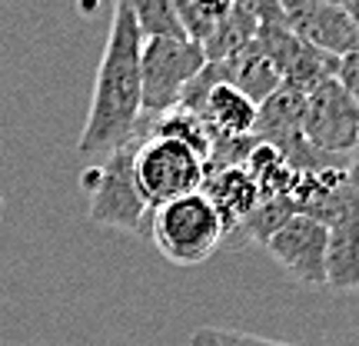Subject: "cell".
<instances>
[{
	"mask_svg": "<svg viewBox=\"0 0 359 346\" xmlns=\"http://www.w3.org/2000/svg\"><path fill=\"white\" fill-rule=\"evenodd\" d=\"M299 213V206L293 204V197H273V200H259V206L250 213V217L236 227L233 233H226L223 244L230 246H243V244H263L273 237V233L286 227L290 220Z\"/></svg>",
	"mask_w": 359,
	"mask_h": 346,
	"instance_id": "13",
	"label": "cell"
},
{
	"mask_svg": "<svg viewBox=\"0 0 359 346\" xmlns=\"http://www.w3.org/2000/svg\"><path fill=\"white\" fill-rule=\"evenodd\" d=\"M190 346H293V343L266 340V336L243 333V330H226V326H200V330L190 333Z\"/></svg>",
	"mask_w": 359,
	"mask_h": 346,
	"instance_id": "18",
	"label": "cell"
},
{
	"mask_svg": "<svg viewBox=\"0 0 359 346\" xmlns=\"http://www.w3.org/2000/svg\"><path fill=\"white\" fill-rule=\"evenodd\" d=\"M326 246H330L326 227L306 213H296L266 240L269 257L306 286H326Z\"/></svg>",
	"mask_w": 359,
	"mask_h": 346,
	"instance_id": "8",
	"label": "cell"
},
{
	"mask_svg": "<svg viewBox=\"0 0 359 346\" xmlns=\"http://www.w3.org/2000/svg\"><path fill=\"white\" fill-rule=\"evenodd\" d=\"M173 7H177L180 27H183L187 40L203 47L206 37L233 13L236 0H173Z\"/></svg>",
	"mask_w": 359,
	"mask_h": 346,
	"instance_id": "15",
	"label": "cell"
},
{
	"mask_svg": "<svg viewBox=\"0 0 359 346\" xmlns=\"http://www.w3.org/2000/svg\"><path fill=\"white\" fill-rule=\"evenodd\" d=\"M0 206H4V193H0Z\"/></svg>",
	"mask_w": 359,
	"mask_h": 346,
	"instance_id": "24",
	"label": "cell"
},
{
	"mask_svg": "<svg viewBox=\"0 0 359 346\" xmlns=\"http://www.w3.org/2000/svg\"><path fill=\"white\" fill-rule=\"evenodd\" d=\"M283 7L290 30L313 51L330 53L336 60L359 51V27L353 24L346 7H330L316 0H283Z\"/></svg>",
	"mask_w": 359,
	"mask_h": 346,
	"instance_id": "9",
	"label": "cell"
},
{
	"mask_svg": "<svg viewBox=\"0 0 359 346\" xmlns=\"http://www.w3.org/2000/svg\"><path fill=\"white\" fill-rule=\"evenodd\" d=\"M303 133L309 147L323 157L346 160L359 154V107L339 77H326L320 87L306 93Z\"/></svg>",
	"mask_w": 359,
	"mask_h": 346,
	"instance_id": "6",
	"label": "cell"
},
{
	"mask_svg": "<svg viewBox=\"0 0 359 346\" xmlns=\"http://www.w3.org/2000/svg\"><path fill=\"white\" fill-rule=\"evenodd\" d=\"M336 77H339V84L349 90V97H353L359 107V51L343 57V60L336 64Z\"/></svg>",
	"mask_w": 359,
	"mask_h": 346,
	"instance_id": "20",
	"label": "cell"
},
{
	"mask_svg": "<svg viewBox=\"0 0 359 346\" xmlns=\"http://www.w3.org/2000/svg\"><path fill=\"white\" fill-rule=\"evenodd\" d=\"M147 133L150 127L140 130L130 143L116 147L114 154H107L100 164L87 167L80 177L90 197V220L110 230L133 233L140 240H147L150 230V204L137 187V150L147 140Z\"/></svg>",
	"mask_w": 359,
	"mask_h": 346,
	"instance_id": "2",
	"label": "cell"
},
{
	"mask_svg": "<svg viewBox=\"0 0 359 346\" xmlns=\"http://www.w3.org/2000/svg\"><path fill=\"white\" fill-rule=\"evenodd\" d=\"M147 240L177 267H196L217 253L226 240V227L219 220L217 206L206 200V193H190L150 210Z\"/></svg>",
	"mask_w": 359,
	"mask_h": 346,
	"instance_id": "3",
	"label": "cell"
},
{
	"mask_svg": "<svg viewBox=\"0 0 359 346\" xmlns=\"http://www.w3.org/2000/svg\"><path fill=\"white\" fill-rule=\"evenodd\" d=\"M150 133H154V137H170V140L187 143V147H190V150H196L203 160L210 157V147H213V137H210L206 124L196 114L183 110V107H173V110H167V114L154 117Z\"/></svg>",
	"mask_w": 359,
	"mask_h": 346,
	"instance_id": "16",
	"label": "cell"
},
{
	"mask_svg": "<svg viewBox=\"0 0 359 346\" xmlns=\"http://www.w3.org/2000/svg\"><path fill=\"white\" fill-rule=\"evenodd\" d=\"M246 170L250 177L257 180L259 187V200H273V197H293V187H296V177L299 170H293L283 154H276L273 147L266 143H257V150L250 154L246 160Z\"/></svg>",
	"mask_w": 359,
	"mask_h": 346,
	"instance_id": "14",
	"label": "cell"
},
{
	"mask_svg": "<svg viewBox=\"0 0 359 346\" xmlns=\"http://www.w3.org/2000/svg\"><path fill=\"white\" fill-rule=\"evenodd\" d=\"M206 67L200 44L187 37H147L140 51L143 117H160L180 107L183 90Z\"/></svg>",
	"mask_w": 359,
	"mask_h": 346,
	"instance_id": "4",
	"label": "cell"
},
{
	"mask_svg": "<svg viewBox=\"0 0 359 346\" xmlns=\"http://www.w3.org/2000/svg\"><path fill=\"white\" fill-rule=\"evenodd\" d=\"M206 180V160L187 143L170 140V137H154L147 133V140L137 150V187L147 197L150 210L163 206L170 200L190 197L203 190Z\"/></svg>",
	"mask_w": 359,
	"mask_h": 346,
	"instance_id": "5",
	"label": "cell"
},
{
	"mask_svg": "<svg viewBox=\"0 0 359 346\" xmlns=\"http://www.w3.org/2000/svg\"><path fill=\"white\" fill-rule=\"evenodd\" d=\"M236 11L246 13L257 27L286 24V7H283V0H236Z\"/></svg>",
	"mask_w": 359,
	"mask_h": 346,
	"instance_id": "19",
	"label": "cell"
},
{
	"mask_svg": "<svg viewBox=\"0 0 359 346\" xmlns=\"http://www.w3.org/2000/svg\"><path fill=\"white\" fill-rule=\"evenodd\" d=\"M349 173H353V180H356V183H359V154L353 157V164H349Z\"/></svg>",
	"mask_w": 359,
	"mask_h": 346,
	"instance_id": "22",
	"label": "cell"
},
{
	"mask_svg": "<svg viewBox=\"0 0 359 346\" xmlns=\"http://www.w3.org/2000/svg\"><path fill=\"white\" fill-rule=\"evenodd\" d=\"M200 120L206 124L213 140H243L257 133L259 103H253L233 84H217L200 107Z\"/></svg>",
	"mask_w": 359,
	"mask_h": 346,
	"instance_id": "10",
	"label": "cell"
},
{
	"mask_svg": "<svg viewBox=\"0 0 359 346\" xmlns=\"http://www.w3.org/2000/svg\"><path fill=\"white\" fill-rule=\"evenodd\" d=\"M259 51L266 53V60L276 67L283 87H293L299 93L316 90L326 77H336V57L313 51L306 40H299L290 30V24H266L257 30Z\"/></svg>",
	"mask_w": 359,
	"mask_h": 346,
	"instance_id": "7",
	"label": "cell"
},
{
	"mask_svg": "<svg viewBox=\"0 0 359 346\" xmlns=\"http://www.w3.org/2000/svg\"><path fill=\"white\" fill-rule=\"evenodd\" d=\"M140 51L143 34L127 4H114L110 34L103 47L93 97L77 140V154H114L116 147L130 143L140 130L150 127L154 117H143V84H140Z\"/></svg>",
	"mask_w": 359,
	"mask_h": 346,
	"instance_id": "1",
	"label": "cell"
},
{
	"mask_svg": "<svg viewBox=\"0 0 359 346\" xmlns=\"http://www.w3.org/2000/svg\"><path fill=\"white\" fill-rule=\"evenodd\" d=\"M206 200L217 206L219 220L226 233H233L253 210L259 206V187L250 177L246 167H223V170H206L203 180Z\"/></svg>",
	"mask_w": 359,
	"mask_h": 346,
	"instance_id": "11",
	"label": "cell"
},
{
	"mask_svg": "<svg viewBox=\"0 0 359 346\" xmlns=\"http://www.w3.org/2000/svg\"><path fill=\"white\" fill-rule=\"evenodd\" d=\"M120 4H127V11L133 13L143 40L147 37H187L183 27H180L173 0H120Z\"/></svg>",
	"mask_w": 359,
	"mask_h": 346,
	"instance_id": "17",
	"label": "cell"
},
{
	"mask_svg": "<svg viewBox=\"0 0 359 346\" xmlns=\"http://www.w3.org/2000/svg\"><path fill=\"white\" fill-rule=\"evenodd\" d=\"M316 4H330V7H349V0H316Z\"/></svg>",
	"mask_w": 359,
	"mask_h": 346,
	"instance_id": "23",
	"label": "cell"
},
{
	"mask_svg": "<svg viewBox=\"0 0 359 346\" xmlns=\"http://www.w3.org/2000/svg\"><path fill=\"white\" fill-rule=\"evenodd\" d=\"M219 64L226 67V80H230L240 93H246L253 103H266L269 97L283 87L276 67L266 60V53L259 51L257 40L246 44L240 53H233V57H226V60H219Z\"/></svg>",
	"mask_w": 359,
	"mask_h": 346,
	"instance_id": "12",
	"label": "cell"
},
{
	"mask_svg": "<svg viewBox=\"0 0 359 346\" xmlns=\"http://www.w3.org/2000/svg\"><path fill=\"white\" fill-rule=\"evenodd\" d=\"M346 11H349V17H353V24L359 27V0H349V7H346Z\"/></svg>",
	"mask_w": 359,
	"mask_h": 346,
	"instance_id": "21",
	"label": "cell"
}]
</instances>
